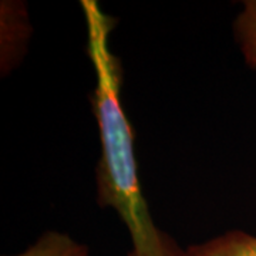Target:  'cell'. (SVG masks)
I'll return each mask as SVG.
<instances>
[{"label":"cell","mask_w":256,"mask_h":256,"mask_svg":"<svg viewBox=\"0 0 256 256\" xmlns=\"http://www.w3.org/2000/svg\"><path fill=\"white\" fill-rule=\"evenodd\" d=\"M236 33L246 62L256 67V0L246 2L245 10L236 20Z\"/></svg>","instance_id":"277c9868"},{"label":"cell","mask_w":256,"mask_h":256,"mask_svg":"<svg viewBox=\"0 0 256 256\" xmlns=\"http://www.w3.org/2000/svg\"><path fill=\"white\" fill-rule=\"evenodd\" d=\"M82 8L87 24V53L97 76L92 102L101 140L98 202L102 206H112L126 222L134 246L130 256H182V250L154 225L141 194L134 131L120 98L121 67L108 46L114 20L94 0H82Z\"/></svg>","instance_id":"6da1fadb"},{"label":"cell","mask_w":256,"mask_h":256,"mask_svg":"<svg viewBox=\"0 0 256 256\" xmlns=\"http://www.w3.org/2000/svg\"><path fill=\"white\" fill-rule=\"evenodd\" d=\"M182 256H256V238L244 232H228L202 245H194Z\"/></svg>","instance_id":"7a4b0ae2"},{"label":"cell","mask_w":256,"mask_h":256,"mask_svg":"<svg viewBox=\"0 0 256 256\" xmlns=\"http://www.w3.org/2000/svg\"><path fill=\"white\" fill-rule=\"evenodd\" d=\"M18 256H88L87 246L74 242L68 235L47 232L24 254Z\"/></svg>","instance_id":"3957f363"}]
</instances>
